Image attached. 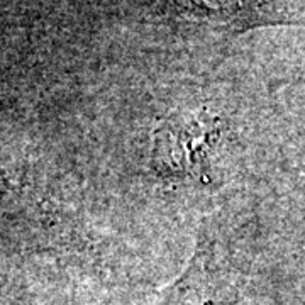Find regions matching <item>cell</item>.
<instances>
[{
    "instance_id": "1",
    "label": "cell",
    "mask_w": 305,
    "mask_h": 305,
    "mask_svg": "<svg viewBox=\"0 0 305 305\" xmlns=\"http://www.w3.org/2000/svg\"><path fill=\"white\" fill-rule=\"evenodd\" d=\"M181 17L224 27H251L266 24L268 0H168Z\"/></svg>"
}]
</instances>
